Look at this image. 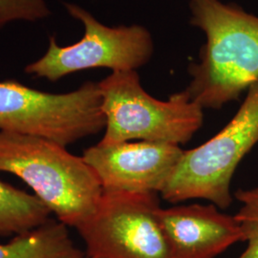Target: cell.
Listing matches in <instances>:
<instances>
[{"instance_id":"obj_1","label":"cell","mask_w":258,"mask_h":258,"mask_svg":"<svg viewBox=\"0 0 258 258\" xmlns=\"http://www.w3.org/2000/svg\"><path fill=\"white\" fill-rule=\"evenodd\" d=\"M189 10L206 42L185 90L203 109H220L258 82V17L220 0H189Z\"/></svg>"},{"instance_id":"obj_2","label":"cell","mask_w":258,"mask_h":258,"mask_svg":"<svg viewBox=\"0 0 258 258\" xmlns=\"http://www.w3.org/2000/svg\"><path fill=\"white\" fill-rule=\"evenodd\" d=\"M0 172L22 180L57 220L75 229L92 216L103 195L83 156L40 137L0 131Z\"/></svg>"},{"instance_id":"obj_3","label":"cell","mask_w":258,"mask_h":258,"mask_svg":"<svg viewBox=\"0 0 258 258\" xmlns=\"http://www.w3.org/2000/svg\"><path fill=\"white\" fill-rule=\"evenodd\" d=\"M98 85L105 118L102 145L147 141L180 146L203 125L204 109L185 89L158 100L144 89L136 70L112 72Z\"/></svg>"},{"instance_id":"obj_4","label":"cell","mask_w":258,"mask_h":258,"mask_svg":"<svg viewBox=\"0 0 258 258\" xmlns=\"http://www.w3.org/2000/svg\"><path fill=\"white\" fill-rule=\"evenodd\" d=\"M258 144V82L252 84L235 115L212 138L184 150L161 192L172 204L204 199L220 210L233 201L231 181L242 160Z\"/></svg>"},{"instance_id":"obj_5","label":"cell","mask_w":258,"mask_h":258,"mask_svg":"<svg viewBox=\"0 0 258 258\" xmlns=\"http://www.w3.org/2000/svg\"><path fill=\"white\" fill-rule=\"evenodd\" d=\"M105 127L98 83L60 94L0 82V131L35 136L68 147Z\"/></svg>"},{"instance_id":"obj_6","label":"cell","mask_w":258,"mask_h":258,"mask_svg":"<svg viewBox=\"0 0 258 258\" xmlns=\"http://www.w3.org/2000/svg\"><path fill=\"white\" fill-rule=\"evenodd\" d=\"M64 6L71 17L82 22L83 38L61 47L55 37H50L45 55L28 64L25 73L56 82L67 75L95 68L137 71L151 59L154 42L147 28L137 24L109 27L77 4L65 3Z\"/></svg>"},{"instance_id":"obj_7","label":"cell","mask_w":258,"mask_h":258,"mask_svg":"<svg viewBox=\"0 0 258 258\" xmlns=\"http://www.w3.org/2000/svg\"><path fill=\"white\" fill-rule=\"evenodd\" d=\"M157 194L103 191L92 216L76 230L89 258H172L159 220Z\"/></svg>"},{"instance_id":"obj_8","label":"cell","mask_w":258,"mask_h":258,"mask_svg":"<svg viewBox=\"0 0 258 258\" xmlns=\"http://www.w3.org/2000/svg\"><path fill=\"white\" fill-rule=\"evenodd\" d=\"M180 146L124 142L86 148L83 157L99 177L103 191L161 194L183 156Z\"/></svg>"},{"instance_id":"obj_9","label":"cell","mask_w":258,"mask_h":258,"mask_svg":"<svg viewBox=\"0 0 258 258\" xmlns=\"http://www.w3.org/2000/svg\"><path fill=\"white\" fill-rule=\"evenodd\" d=\"M159 220L172 258H214L244 241L235 216L213 204L161 208Z\"/></svg>"},{"instance_id":"obj_10","label":"cell","mask_w":258,"mask_h":258,"mask_svg":"<svg viewBox=\"0 0 258 258\" xmlns=\"http://www.w3.org/2000/svg\"><path fill=\"white\" fill-rule=\"evenodd\" d=\"M62 222L50 218L34 230L0 243V258H85Z\"/></svg>"},{"instance_id":"obj_11","label":"cell","mask_w":258,"mask_h":258,"mask_svg":"<svg viewBox=\"0 0 258 258\" xmlns=\"http://www.w3.org/2000/svg\"><path fill=\"white\" fill-rule=\"evenodd\" d=\"M51 212L36 195L0 181V235H17L46 223Z\"/></svg>"},{"instance_id":"obj_12","label":"cell","mask_w":258,"mask_h":258,"mask_svg":"<svg viewBox=\"0 0 258 258\" xmlns=\"http://www.w3.org/2000/svg\"><path fill=\"white\" fill-rule=\"evenodd\" d=\"M234 197L241 205L234 216L247 242L246 249L237 258H258V187L238 189Z\"/></svg>"},{"instance_id":"obj_13","label":"cell","mask_w":258,"mask_h":258,"mask_svg":"<svg viewBox=\"0 0 258 258\" xmlns=\"http://www.w3.org/2000/svg\"><path fill=\"white\" fill-rule=\"evenodd\" d=\"M50 15L45 0H0V28L16 20L36 22Z\"/></svg>"},{"instance_id":"obj_14","label":"cell","mask_w":258,"mask_h":258,"mask_svg":"<svg viewBox=\"0 0 258 258\" xmlns=\"http://www.w3.org/2000/svg\"><path fill=\"white\" fill-rule=\"evenodd\" d=\"M85 258H89V257H85Z\"/></svg>"}]
</instances>
